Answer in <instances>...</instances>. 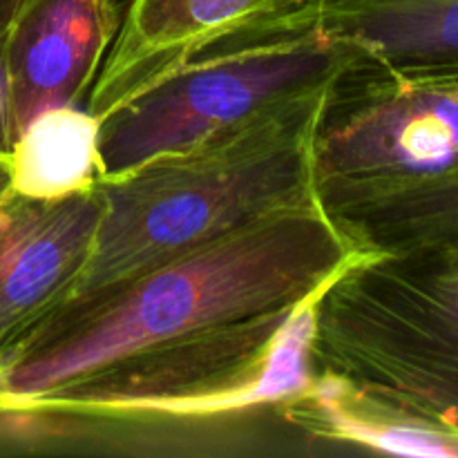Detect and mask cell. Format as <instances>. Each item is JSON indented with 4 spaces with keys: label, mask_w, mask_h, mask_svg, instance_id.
<instances>
[{
    "label": "cell",
    "mask_w": 458,
    "mask_h": 458,
    "mask_svg": "<svg viewBox=\"0 0 458 458\" xmlns=\"http://www.w3.org/2000/svg\"><path fill=\"white\" fill-rule=\"evenodd\" d=\"M362 250L322 206L273 215L70 298L0 360V411L119 358L320 293Z\"/></svg>",
    "instance_id": "cell-1"
},
{
    "label": "cell",
    "mask_w": 458,
    "mask_h": 458,
    "mask_svg": "<svg viewBox=\"0 0 458 458\" xmlns=\"http://www.w3.org/2000/svg\"><path fill=\"white\" fill-rule=\"evenodd\" d=\"M329 85L155 157L114 182H97L101 219L70 298L259 219L320 206L316 128Z\"/></svg>",
    "instance_id": "cell-2"
},
{
    "label": "cell",
    "mask_w": 458,
    "mask_h": 458,
    "mask_svg": "<svg viewBox=\"0 0 458 458\" xmlns=\"http://www.w3.org/2000/svg\"><path fill=\"white\" fill-rule=\"evenodd\" d=\"M318 295L130 353L13 411L47 419L56 441L199 428L258 411L276 414L313 378Z\"/></svg>",
    "instance_id": "cell-3"
},
{
    "label": "cell",
    "mask_w": 458,
    "mask_h": 458,
    "mask_svg": "<svg viewBox=\"0 0 458 458\" xmlns=\"http://www.w3.org/2000/svg\"><path fill=\"white\" fill-rule=\"evenodd\" d=\"M311 365L458 429V246L352 259L316 300Z\"/></svg>",
    "instance_id": "cell-4"
},
{
    "label": "cell",
    "mask_w": 458,
    "mask_h": 458,
    "mask_svg": "<svg viewBox=\"0 0 458 458\" xmlns=\"http://www.w3.org/2000/svg\"><path fill=\"white\" fill-rule=\"evenodd\" d=\"M458 170V63L360 56L327 89L316 179L329 217Z\"/></svg>",
    "instance_id": "cell-5"
},
{
    "label": "cell",
    "mask_w": 458,
    "mask_h": 458,
    "mask_svg": "<svg viewBox=\"0 0 458 458\" xmlns=\"http://www.w3.org/2000/svg\"><path fill=\"white\" fill-rule=\"evenodd\" d=\"M360 54L352 40L309 27L195 58L98 121L97 182H114L155 157L195 146L289 98L327 88Z\"/></svg>",
    "instance_id": "cell-6"
},
{
    "label": "cell",
    "mask_w": 458,
    "mask_h": 458,
    "mask_svg": "<svg viewBox=\"0 0 458 458\" xmlns=\"http://www.w3.org/2000/svg\"><path fill=\"white\" fill-rule=\"evenodd\" d=\"M313 0H132L88 94L97 121L195 58L277 31Z\"/></svg>",
    "instance_id": "cell-7"
},
{
    "label": "cell",
    "mask_w": 458,
    "mask_h": 458,
    "mask_svg": "<svg viewBox=\"0 0 458 458\" xmlns=\"http://www.w3.org/2000/svg\"><path fill=\"white\" fill-rule=\"evenodd\" d=\"M101 195L0 201V360L74 291L97 237Z\"/></svg>",
    "instance_id": "cell-8"
},
{
    "label": "cell",
    "mask_w": 458,
    "mask_h": 458,
    "mask_svg": "<svg viewBox=\"0 0 458 458\" xmlns=\"http://www.w3.org/2000/svg\"><path fill=\"white\" fill-rule=\"evenodd\" d=\"M119 25L114 0H22L3 36L16 134L43 112L83 103Z\"/></svg>",
    "instance_id": "cell-9"
},
{
    "label": "cell",
    "mask_w": 458,
    "mask_h": 458,
    "mask_svg": "<svg viewBox=\"0 0 458 458\" xmlns=\"http://www.w3.org/2000/svg\"><path fill=\"white\" fill-rule=\"evenodd\" d=\"M276 416L304 437L358 450L458 458V429L329 371H313L309 387L277 407Z\"/></svg>",
    "instance_id": "cell-10"
},
{
    "label": "cell",
    "mask_w": 458,
    "mask_h": 458,
    "mask_svg": "<svg viewBox=\"0 0 458 458\" xmlns=\"http://www.w3.org/2000/svg\"><path fill=\"white\" fill-rule=\"evenodd\" d=\"M396 65L458 63V0H313L295 21Z\"/></svg>",
    "instance_id": "cell-11"
},
{
    "label": "cell",
    "mask_w": 458,
    "mask_h": 458,
    "mask_svg": "<svg viewBox=\"0 0 458 458\" xmlns=\"http://www.w3.org/2000/svg\"><path fill=\"white\" fill-rule=\"evenodd\" d=\"M98 121L74 107H54L31 119L12 150L13 192L58 199L88 191L98 179Z\"/></svg>",
    "instance_id": "cell-12"
},
{
    "label": "cell",
    "mask_w": 458,
    "mask_h": 458,
    "mask_svg": "<svg viewBox=\"0 0 458 458\" xmlns=\"http://www.w3.org/2000/svg\"><path fill=\"white\" fill-rule=\"evenodd\" d=\"M331 219L367 253L458 246V170Z\"/></svg>",
    "instance_id": "cell-13"
},
{
    "label": "cell",
    "mask_w": 458,
    "mask_h": 458,
    "mask_svg": "<svg viewBox=\"0 0 458 458\" xmlns=\"http://www.w3.org/2000/svg\"><path fill=\"white\" fill-rule=\"evenodd\" d=\"M16 123H13L12 97H9L7 70H4L3 38H0V155L12 157L13 143H16Z\"/></svg>",
    "instance_id": "cell-14"
},
{
    "label": "cell",
    "mask_w": 458,
    "mask_h": 458,
    "mask_svg": "<svg viewBox=\"0 0 458 458\" xmlns=\"http://www.w3.org/2000/svg\"><path fill=\"white\" fill-rule=\"evenodd\" d=\"M13 192V173H12V157L0 155V201L7 199Z\"/></svg>",
    "instance_id": "cell-15"
},
{
    "label": "cell",
    "mask_w": 458,
    "mask_h": 458,
    "mask_svg": "<svg viewBox=\"0 0 458 458\" xmlns=\"http://www.w3.org/2000/svg\"><path fill=\"white\" fill-rule=\"evenodd\" d=\"M21 3L22 0H0V38L4 36L7 27L12 25L13 16H16Z\"/></svg>",
    "instance_id": "cell-16"
}]
</instances>
